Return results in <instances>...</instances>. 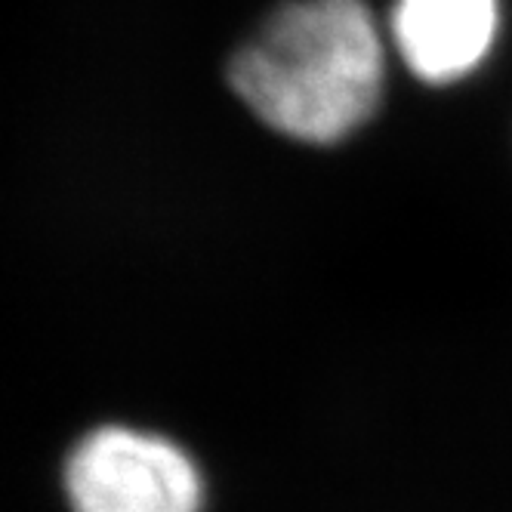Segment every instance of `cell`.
Wrapping results in <instances>:
<instances>
[{"label":"cell","mask_w":512,"mask_h":512,"mask_svg":"<svg viewBox=\"0 0 512 512\" xmlns=\"http://www.w3.org/2000/svg\"><path fill=\"white\" fill-rule=\"evenodd\" d=\"M71 512H201L204 479L170 438L108 423L78 438L62 469Z\"/></svg>","instance_id":"obj_2"},{"label":"cell","mask_w":512,"mask_h":512,"mask_svg":"<svg viewBox=\"0 0 512 512\" xmlns=\"http://www.w3.org/2000/svg\"><path fill=\"white\" fill-rule=\"evenodd\" d=\"M386 53L364 0H290L235 53L229 84L266 127L331 145L368 121Z\"/></svg>","instance_id":"obj_1"},{"label":"cell","mask_w":512,"mask_h":512,"mask_svg":"<svg viewBox=\"0 0 512 512\" xmlns=\"http://www.w3.org/2000/svg\"><path fill=\"white\" fill-rule=\"evenodd\" d=\"M497 0H395L392 41L426 84H451L475 71L494 47Z\"/></svg>","instance_id":"obj_3"}]
</instances>
